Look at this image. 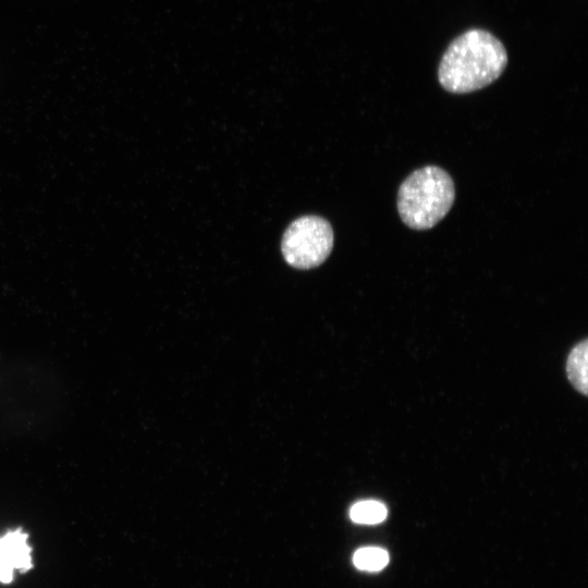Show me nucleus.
<instances>
[{
	"label": "nucleus",
	"instance_id": "4",
	"mask_svg": "<svg viewBox=\"0 0 588 588\" xmlns=\"http://www.w3.org/2000/svg\"><path fill=\"white\" fill-rule=\"evenodd\" d=\"M30 566L28 535L22 528H16L0 536V581L10 583L15 573L25 572Z\"/></svg>",
	"mask_w": 588,
	"mask_h": 588
},
{
	"label": "nucleus",
	"instance_id": "6",
	"mask_svg": "<svg viewBox=\"0 0 588 588\" xmlns=\"http://www.w3.org/2000/svg\"><path fill=\"white\" fill-rule=\"evenodd\" d=\"M350 516L358 524H377L387 517V509L379 501H360L352 506Z\"/></svg>",
	"mask_w": 588,
	"mask_h": 588
},
{
	"label": "nucleus",
	"instance_id": "2",
	"mask_svg": "<svg viewBox=\"0 0 588 588\" xmlns=\"http://www.w3.org/2000/svg\"><path fill=\"white\" fill-rule=\"evenodd\" d=\"M454 200L451 175L440 167L426 166L412 172L400 185L397 211L408 228L428 230L448 215Z\"/></svg>",
	"mask_w": 588,
	"mask_h": 588
},
{
	"label": "nucleus",
	"instance_id": "1",
	"mask_svg": "<svg viewBox=\"0 0 588 588\" xmlns=\"http://www.w3.org/2000/svg\"><path fill=\"white\" fill-rule=\"evenodd\" d=\"M506 64L503 44L491 33L473 28L449 45L439 65L438 79L452 94H467L497 81Z\"/></svg>",
	"mask_w": 588,
	"mask_h": 588
},
{
	"label": "nucleus",
	"instance_id": "3",
	"mask_svg": "<svg viewBox=\"0 0 588 588\" xmlns=\"http://www.w3.org/2000/svg\"><path fill=\"white\" fill-rule=\"evenodd\" d=\"M333 247V231L323 218L306 216L296 219L283 234L282 254L286 262L298 269L322 264Z\"/></svg>",
	"mask_w": 588,
	"mask_h": 588
},
{
	"label": "nucleus",
	"instance_id": "5",
	"mask_svg": "<svg viewBox=\"0 0 588 588\" xmlns=\"http://www.w3.org/2000/svg\"><path fill=\"white\" fill-rule=\"evenodd\" d=\"M588 345L587 340L576 344L568 355L566 372L571 384L581 394L588 392Z\"/></svg>",
	"mask_w": 588,
	"mask_h": 588
},
{
	"label": "nucleus",
	"instance_id": "7",
	"mask_svg": "<svg viewBox=\"0 0 588 588\" xmlns=\"http://www.w3.org/2000/svg\"><path fill=\"white\" fill-rule=\"evenodd\" d=\"M356 567L364 571H380L389 562V554L385 550L377 547H366L358 549L353 556Z\"/></svg>",
	"mask_w": 588,
	"mask_h": 588
}]
</instances>
